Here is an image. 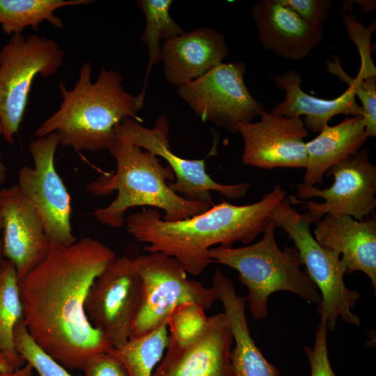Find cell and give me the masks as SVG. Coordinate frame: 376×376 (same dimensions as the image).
Instances as JSON below:
<instances>
[{
  "label": "cell",
  "instance_id": "cell-36",
  "mask_svg": "<svg viewBox=\"0 0 376 376\" xmlns=\"http://www.w3.org/2000/svg\"><path fill=\"white\" fill-rule=\"evenodd\" d=\"M361 6V11L363 13L373 11L375 8V1H356Z\"/></svg>",
  "mask_w": 376,
  "mask_h": 376
},
{
  "label": "cell",
  "instance_id": "cell-34",
  "mask_svg": "<svg viewBox=\"0 0 376 376\" xmlns=\"http://www.w3.org/2000/svg\"><path fill=\"white\" fill-rule=\"evenodd\" d=\"M13 376H33V369L26 363L21 368L14 370Z\"/></svg>",
  "mask_w": 376,
  "mask_h": 376
},
{
  "label": "cell",
  "instance_id": "cell-39",
  "mask_svg": "<svg viewBox=\"0 0 376 376\" xmlns=\"http://www.w3.org/2000/svg\"><path fill=\"white\" fill-rule=\"evenodd\" d=\"M13 372H3L0 370V376H13Z\"/></svg>",
  "mask_w": 376,
  "mask_h": 376
},
{
  "label": "cell",
  "instance_id": "cell-22",
  "mask_svg": "<svg viewBox=\"0 0 376 376\" xmlns=\"http://www.w3.org/2000/svg\"><path fill=\"white\" fill-rule=\"evenodd\" d=\"M313 139L306 142L307 160L303 185L322 184L326 172L344 159L355 155L367 141L362 115L325 125Z\"/></svg>",
  "mask_w": 376,
  "mask_h": 376
},
{
  "label": "cell",
  "instance_id": "cell-31",
  "mask_svg": "<svg viewBox=\"0 0 376 376\" xmlns=\"http://www.w3.org/2000/svg\"><path fill=\"white\" fill-rule=\"evenodd\" d=\"M326 326L318 323L313 347H304L311 368V376H336L329 359Z\"/></svg>",
  "mask_w": 376,
  "mask_h": 376
},
{
  "label": "cell",
  "instance_id": "cell-11",
  "mask_svg": "<svg viewBox=\"0 0 376 376\" xmlns=\"http://www.w3.org/2000/svg\"><path fill=\"white\" fill-rule=\"evenodd\" d=\"M58 145L55 132L32 141L29 150L33 166L19 169L17 185L38 211L50 244L68 246L77 239L71 227V198L54 164Z\"/></svg>",
  "mask_w": 376,
  "mask_h": 376
},
{
  "label": "cell",
  "instance_id": "cell-19",
  "mask_svg": "<svg viewBox=\"0 0 376 376\" xmlns=\"http://www.w3.org/2000/svg\"><path fill=\"white\" fill-rule=\"evenodd\" d=\"M233 338L224 312L208 317L200 336L152 376H235L230 351Z\"/></svg>",
  "mask_w": 376,
  "mask_h": 376
},
{
  "label": "cell",
  "instance_id": "cell-1",
  "mask_svg": "<svg viewBox=\"0 0 376 376\" xmlns=\"http://www.w3.org/2000/svg\"><path fill=\"white\" fill-rule=\"evenodd\" d=\"M116 258L113 249L91 237L51 244L46 258L19 279L30 336L66 368L82 370L89 357L113 347L91 324L85 305L94 281Z\"/></svg>",
  "mask_w": 376,
  "mask_h": 376
},
{
  "label": "cell",
  "instance_id": "cell-32",
  "mask_svg": "<svg viewBox=\"0 0 376 376\" xmlns=\"http://www.w3.org/2000/svg\"><path fill=\"white\" fill-rule=\"evenodd\" d=\"M82 370L84 376H130L123 363L109 352L89 357Z\"/></svg>",
  "mask_w": 376,
  "mask_h": 376
},
{
  "label": "cell",
  "instance_id": "cell-2",
  "mask_svg": "<svg viewBox=\"0 0 376 376\" xmlns=\"http://www.w3.org/2000/svg\"><path fill=\"white\" fill-rule=\"evenodd\" d=\"M285 198V191L278 184L251 204L222 201L176 221H164L158 210L144 207L130 214L125 223L127 232L146 244L144 251L173 257L187 273L198 276L212 263L211 246L231 248L236 242L249 244L264 232L273 211Z\"/></svg>",
  "mask_w": 376,
  "mask_h": 376
},
{
  "label": "cell",
  "instance_id": "cell-3",
  "mask_svg": "<svg viewBox=\"0 0 376 376\" xmlns=\"http://www.w3.org/2000/svg\"><path fill=\"white\" fill-rule=\"evenodd\" d=\"M91 71L90 62H85L72 89L60 84L61 105L36 129V139L55 132L62 146L78 152H97L109 150L115 128L123 120L133 118L141 122L137 113L143 105L144 97L125 91L118 72L101 68L97 79L92 82Z\"/></svg>",
  "mask_w": 376,
  "mask_h": 376
},
{
  "label": "cell",
  "instance_id": "cell-16",
  "mask_svg": "<svg viewBox=\"0 0 376 376\" xmlns=\"http://www.w3.org/2000/svg\"><path fill=\"white\" fill-rule=\"evenodd\" d=\"M251 15L261 45L287 60L304 59L324 36L323 26L308 23L282 0H260Z\"/></svg>",
  "mask_w": 376,
  "mask_h": 376
},
{
  "label": "cell",
  "instance_id": "cell-10",
  "mask_svg": "<svg viewBox=\"0 0 376 376\" xmlns=\"http://www.w3.org/2000/svg\"><path fill=\"white\" fill-rule=\"evenodd\" d=\"M244 62L222 63L201 77L178 87V95L203 122L230 133L265 110L244 81Z\"/></svg>",
  "mask_w": 376,
  "mask_h": 376
},
{
  "label": "cell",
  "instance_id": "cell-18",
  "mask_svg": "<svg viewBox=\"0 0 376 376\" xmlns=\"http://www.w3.org/2000/svg\"><path fill=\"white\" fill-rule=\"evenodd\" d=\"M313 230L324 248L338 253L347 274L363 272L376 290V219H355L350 216L324 215Z\"/></svg>",
  "mask_w": 376,
  "mask_h": 376
},
{
  "label": "cell",
  "instance_id": "cell-24",
  "mask_svg": "<svg viewBox=\"0 0 376 376\" xmlns=\"http://www.w3.org/2000/svg\"><path fill=\"white\" fill-rule=\"evenodd\" d=\"M24 320L19 279L14 265L7 259L0 264V352L16 370L24 365L17 352L14 329Z\"/></svg>",
  "mask_w": 376,
  "mask_h": 376
},
{
  "label": "cell",
  "instance_id": "cell-14",
  "mask_svg": "<svg viewBox=\"0 0 376 376\" xmlns=\"http://www.w3.org/2000/svg\"><path fill=\"white\" fill-rule=\"evenodd\" d=\"M260 119L238 124L243 139L244 165L271 170L304 168L307 153L304 138L308 135L299 116L286 117L264 110Z\"/></svg>",
  "mask_w": 376,
  "mask_h": 376
},
{
  "label": "cell",
  "instance_id": "cell-27",
  "mask_svg": "<svg viewBox=\"0 0 376 376\" xmlns=\"http://www.w3.org/2000/svg\"><path fill=\"white\" fill-rule=\"evenodd\" d=\"M205 309L194 302H185L175 306L166 319L170 335L167 352L159 366L164 367L175 360L203 333L208 320Z\"/></svg>",
  "mask_w": 376,
  "mask_h": 376
},
{
  "label": "cell",
  "instance_id": "cell-28",
  "mask_svg": "<svg viewBox=\"0 0 376 376\" xmlns=\"http://www.w3.org/2000/svg\"><path fill=\"white\" fill-rule=\"evenodd\" d=\"M14 342L18 354L37 372L38 376H74L35 342L24 320L15 327Z\"/></svg>",
  "mask_w": 376,
  "mask_h": 376
},
{
  "label": "cell",
  "instance_id": "cell-30",
  "mask_svg": "<svg viewBox=\"0 0 376 376\" xmlns=\"http://www.w3.org/2000/svg\"><path fill=\"white\" fill-rule=\"evenodd\" d=\"M343 22L350 39L355 43L358 49L361 58L359 71L354 79L361 81L376 77V68L370 54V36L375 30V20H373L370 26L367 28L357 22L354 15L343 13Z\"/></svg>",
  "mask_w": 376,
  "mask_h": 376
},
{
  "label": "cell",
  "instance_id": "cell-7",
  "mask_svg": "<svg viewBox=\"0 0 376 376\" xmlns=\"http://www.w3.org/2000/svg\"><path fill=\"white\" fill-rule=\"evenodd\" d=\"M64 52L53 40L38 35H13L0 50V122L12 143L26 109L34 78L53 75Z\"/></svg>",
  "mask_w": 376,
  "mask_h": 376
},
{
  "label": "cell",
  "instance_id": "cell-8",
  "mask_svg": "<svg viewBox=\"0 0 376 376\" xmlns=\"http://www.w3.org/2000/svg\"><path fill=\"white\" fill-rule=\"evenodd\" d=\"M133 260L141 280L142 297L129 339L159 327L181 304L194 302L208 310L216 300L212 288L188 279L184 267L173 257L154 252L139 254Z\"/></svg>",
  "mask_w": 376,
  "mask_h": 376
},
{
  "label": "cell",
  "instance_id": "cell-23",
  "mask_svg": "<svg viewBox=\"0 0 376 376\" xmlns=\"http://www.w3.org/2000/svg\"><path fill=\"white\" fill-rule=\"evenodd\" d=\"M93 2L91 0H0V25L5 33L12 36L22 34L28 26L37 31L43 21L62 29L63 20L54 15L57 9Z\"/></svg>",
  "mask_w": 376,
  "mask_h": 376
},
{
  "label": "cell",
  "instance_id": "cell-4",
  "mask_svg": "<svg viewBox=\"0 0 376 376\" xmlns=\"http://www.w3.org/2000/svg\"><path fill=\"white\" fill-rule=\"evenodd\" d=\"M108 150L116 162L115 172L103 174L86 187L95 196L117 191L111 203L93 212L100 223L120 228L125 222L126 212L137 206L162 210L163 220L176 221L203 213L214 204L189 201L173 191L169 185L175 180L171 168L153 153L133 143L123 132L115 130Z\"/></svg>",
  "mask_w": 376,
  "mask_h": 376
},
{
  "label": "cell",
  "instance_id": "cell-40",
  "mask_svg": "<svg viewBox=\"0 0 376 376\" xmlns=\"http://www.w3.org/2000/svg\"><path fill=\"white\" fill-rule=\"evenodd\" d=\"M3 228V219H2V215L1 212L0 211V230Z\"/></svg>",
  "mask_w": 376,
  "mask_h": 376
},
{
  "label": "cell",
  "instance_id": "cell-6",
  "mask_svg": "<svg viewBox=\"0 0 376 376\" xmlns=\"http://www.w3.org/2000/svg\"><path fill=\"white\" fill-rule=\"evenodd\" d=\"M271 219L276 228H282L295 244L306 274L321 295L318 306L320 323L328 331H334L338 318L344 322L361 325L359 316L352 313L361 295L347 288L344 282L347 274L340 255L323 247L311 231V224L285 198L273 211Z\"/></svg>",
  "mask_w": 376,
  "mask_h": 376
},
{
  "label": "cell",
  "instance_id": "cell-35",
  "mask_svg": "<svg viewBox=\"0 0 376 376\" xmlns=\"http://www.w3.org/2000/svg\"><path fill=\"white\" fill-rule=\"evenodd\" d=\"M0 370L3 372H13L15 370L1 352H0Z\"/></svg>",
  "mask_w": 376,
  "mask_h": 376
},
{
  "label": "cell",
  "instance_id": "cell-26",
  "mask_svg": "<svg viewBox=\"0 0 376 376\" xmlns=\"http://www.w3.org/2000/svg\"><path fill=\"white\" fill-rule=\"evenodd\" d=\"M166 323L144 336L129 339L109 351L125 365L130 376H152L153 369L168 345Z\"/></svg>",
  "mask_w": 376,
  "mask_h": 376
},
{
  "label": "cell",
  "instance_id": "cell-25",
  "mask_svg": "<svg viewBox=\"0 0 376 376\" xmlns=\"http://www.w3.org/2000/svg\"><path fill=\"white\" fill-rule=\"evenodd\" d=\"M135 3L146 19L141 39L148 48V62L143 87L139 93L145 97L151 69L161 61V42L175 38L185 31L171 16L172 0H138Z\"/></svg>",
  "mask_w": 376,
  "mask_h": 376
},
{
  "label": "cell",
  "instance_id": "cell-15",
  "mask_svg": "<svg viewBox=\"0 0 376 376\" xmlns=\"http://www.w3.org/2000/svg\"><path fill=\"white\" fill-rule=\"evenodd\" d=\"M0 211L3 256L20 279L46 258L51 244L38 211L17 185L0 189Z\"/></svg>",
  "mask_w": 376,
  "mask_h": 376
},
{
  "label": "cell",
  "instance_id": "cell-9",
  "mask_svg": "<svg viewBox=\"0 0 376 376\" xmlns=\"http://www.w3.org/2000/svg\"><path fill=\"white\" fill-rule=\"evenodd\" d=\"M369 156L368 148H363L331 167L325 173L334 178L329 187L297 184V196L289 197L290 202L301 204L311 224L327 214L358 220L368 217L376 207V166Z\"/></svg>",
  "mask_w": 376,
  "mask_h": 376
},
{
  "label": "cell",
  "instance_id": "cell-17",
  "mask_svg": "<svg viewBox=\"0 0 376 376\" xmlns=\"http://www.w3.org/2000/svg\"><path fill=\"white\" fill-rule=\"evenodd\" d=\"M228 54L220 31L199 27L164 41L161 61L166 81L178 88L222 63Z\"/></svg>",
  "mask_w": 376,
  "mask_h": 376
},
{
  "label": "cell",
  "instance_id": "cell-29",
  "mask_svg": "<svg viewBox=\"0 0 376 376\" xmlns=\"http://www.w3.org/2000/svg\"><path fill=\"white\" fill-rule=\"evenodd\" d=\"M334 61H327V71L338 77L342 81L352 87L355 96L359 97L362 106V116L365 123L367 137L376 136V77L357 81L343 70L339 58L332 56Z\"/></svg>",
  "mask_w": 376,
  "mask_h": 376
},
{
  "label": "cell",
  "instance_id": "cell-5",
  "mask_svg": "<svg viewBox=\"0 0 376 376\" xmlns=\"http://www.w3.org/2000/svg\"><path fill=\"white\" fill-rule=\"evenodd\" d=\"M276 226L271 218L257 242L239 248L214 246L209 250L212 263L235 269L241 283L248 290L246 303L253 318L268 315L269 296L278 291L298 295L308 304L318 306L321 295L306 272L295 247L281 250L275 238Z\"/></svg>",
  "mask_w": 376,
  "mask_h": 376
},
{
  "label": "cell",
  "instance_id": "cell-37",
  "mask_svg": "<svg viewBox=\"0 0 376 376\" xmlns=\"http://www.w3.org/2000/svg\"><path fill=\"white\" fill-rule=\"evenodd\" d=\"M0 134H3V127L0 122ZM6 178V169L2 162V155L0 152V185L3 184Z\"/></svg>",
  "mask_w": 376,
  "mask_h": 376
},
{
  "label": "cell",
  "instance_id": "cell-12",
  "mask_svg": "<svg viewBox=\"0 0 376 376\" xmlns=\"http://www.w3.org/2000/svg\"><path fill=\"white\" fill-rule=\"evenodd\" d=\"M141 297V280L133 258L117 257L91 285L86 312L91 324L118 347L129 340Z\"/></svg>",
  "mask_w": 376,
  "mask_h": 376
},
{
  "label": "cell",
  "instance_id": "cell-21",
  "mask_svg": "<svg viewBox=\"0 0 376 376\" xmlns=\"http://www.w3.org/2000/svg\"><path fill=\"white\" fill-rule=\"evenodd\" d=\"M272 80L278 88L285 91V96L269 112L286 117L304 116L306 129L313 133H320L336 115H362L361 106L357 102L354 91L350 86L339 97L325 100L305 93L301 88V75L295 70H288Z\"/></svg>",
  "mask_w": 376,
  "mask_h": 376
},
{
  "label": "cell",
  "instance_id": "cell-33",
  "mask_svg": "<svg viewBox=\"0 0 376 376\" xmlns=\"http://www.w3.org/2000/svg\"><path fill=\"white\" fill-rule=\"evenodd\" d=\"M308 23L322 26L329 18L330 0H282Z\"/></svg>",
  "mask_w": 376,
  "mask_h": 376
},
{
  "label": "cell",
  "instance_id": "cell-13",
  "mask_svg": "<svg viewBox=\"0 0 376 376\" xmlns=\"http://www.w3.org/2000/svg\"><path fill=\"white\" fill-rule=\"evenodd\" d=\"M115 130L125 134L135 145L164 159L175 176L174 182L169 183V187L187 200L213 203L212 191L228 199L237 200L244 197L251 186L250 182L219 183L207 173L205 159H185L173 152L169 139V123L165 115L160 116L152 127L126 118Z\"/></svg>",
  "mask_w": 376,
  "mask_h": 376
},
{
  "label": "cell",
  "instance_id": "cell-20",
  "mask_svg": "<svg viewBox=\"0 0 376 376\" xmlns=\"http://www.w3.org/2000/svg\"><path fill=\"white\" fill-rule=\"evenodd\" d=\"M212 289L221 302L228 318L235 347L230 359L235 376H280L251 338L246 316V297L237 295L232 281L220 270L212 278Z\"/></svg>",
  "mask_w": 376,
  "mask_h": 376
},
{
  "label": "cell",
  "instance_id": "cell-38",
  "mask_svg": "<svg viewBox=\"0 0 376 376\" xmlns=\"http://www.w3.org/2000/svg\"><path fill=\"white\" fill-rule=\"evenodd\" d=\"M3 256L2 239L1 237L0 238V264L1 261L3 260Z\"/></svg>",
  "mask_w": 376,
  "mask_h": 376
}]
</instances>
